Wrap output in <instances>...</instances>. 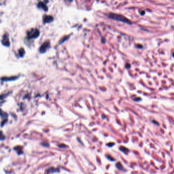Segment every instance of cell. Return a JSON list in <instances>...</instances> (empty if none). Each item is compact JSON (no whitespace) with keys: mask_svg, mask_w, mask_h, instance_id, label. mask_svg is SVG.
Listing matches in <instances>:
<instances>
[{"mask_svg":"<svg viewBox=\"0 0 174 174\" xmlns=\"http://www.w3.org/2000/svg\"><path fill=\"white\" fill-rule=\"evenodd\" d=\"M108 17L113 20L120 21L123 23H127V24H131V21H130V20L128 19L127 18L125 17L123 15H121V14L113 13H110L108 14Z\"/></svg>","mask_w":174,"mask_h":174,"instance_id":"cell-1","label":"cell"},{"mask_svg":"<svg viewBox=\"0 0 174 174\" xmlns=\"http://www.w3.org/2000/svg\"><path fill=\"white\" fill-rule=\"evenodd\" d=\"M39 31L37 29H32L28 33V38H37L39 35Z\"/></svg>","mask_w":174,"mask_h":174,"instance_id":"cell-2","label":"cell"},{"mask_svg":"<svg viewBox=\"0 0 174 174\" xmlns=\"http://www.w3.org/2000/svg\"><path fill=\"white\" fill-rule=\"evenodd\" d=\"M50 47V42L49 41H45L44 42L42 45L40 46L39 48V51L41 53H45L47 50Z\"/></svg>","mask_w":174,"mask_h":174,"instance_id":"cell-3","label":"cell"},{"mask_svg":"<svg viewBox=\"0 0 174 174\" xmlns=\"http://www.w3.org/2000/svg\"><path fill=\"white\" fill-rule=\"evenodd\" d=\"M2 43L6 46H9L10 45V42H9V39L8 38V35L6 33L4 34L3 36V38L2 40Z\"/></svg>","mask_w":174,"mask_h":174,"instance_id":"cell-4","label":"cell"},{"mask_svg":"<svg viewBox=\"0 0 174 174\" xmlns=\"http://www.w3.org/2000/svg\"><path fill=\"white\" fill-rule=\"evenodd\" d=\"M53 20V17L51 15H44V22L45 23H49Z\"/></svg>","mask_w":174,"mask_h":174,"instance_id":"cell-5","label":"cell"},{"mask_svg":"<svg viewBox=\"0 0 174 174\" xmlns=\"http://www.w3.org/2000/svg\"><path fill=\"white\" fill-rule=\"evenodd\" d=\"M38 7L39 8H42V9H44L45 11H47L48 10V7L46 5V4H45L44 2H39L38 4Z\"/></svg>","mask_w":174,"mask_h":174,"instance_id":"cell-6","label":"cell"},{"mask_svg":"<svg viewBox=\"0 0 174 174\" xmlns=\"http://www.w3.org/2000/svg\"><path fill=\"white\" fill-rule=\"evenodd\" d=\"M19 54L20 55V56L21 57H23L24 54H25V50L23 48H21V49H20V50H19Z\"/></svg>","mask_w":174,"mask_h":174,"instance_id":"cell-7","label":"cell"},{"mask_svg":"<svg viewBox=\"0 0 174 174\" xmlns=\"http://www.w3.org/2000/svg\"><path fill=\"white\" fill-rule=\"evenodd\" d=\"M69 36H65V37H63L62 38H61V39L59 41V44H61L62 43H63L66 40H67L68 38H69Z\"/></svg>","mask_w":174,"mask_h":174,"instance_id":"cell-8","label":"cell"},{"mask_svg":"<svg viewBox=\"0 0 174 174\" xmlns=\"http://www.w3.org/2000/svg\"><path fill=\"white\" fill-rule=\"evenodd\" d=\"M120 150L121 151H123V152H124V153H128V152H129V150L127 149V148H125V147H120Z\"/></svg>","mask_w":174,"mask_h":174,"instance_id":"cell-9","label":"cell"},{"mask_svg":"<svg viewBox=\"0 0 174 174\" xmlns=\"http://www.w3.org/2000/svg\"><path fill=\"white\" fill-rule=\"evenodd\" d=\"M118 164H119V165H120V166H118V165H117V167L118 168V169H119L120 170H124L123 169H124V168L123 167V165L120 163V162H118Z\"/></svg>","mask_w":174,"mask_h":174,"instance_id":"cell-10","label":"cell"},{"mask_svg":"<svg viewBox=\"0 0 174 174\" xmlns=\"http://www.w3.org/2000/svg\"><path fill=\"white\" fill-rule=\"evenodd\" d=\"M5 139V136L2 132H0V140H4Z\"/></svg>","mask_w":174,"mask_h":174,"instance_id":"cell-11","label":"cell"}]
</instances>
